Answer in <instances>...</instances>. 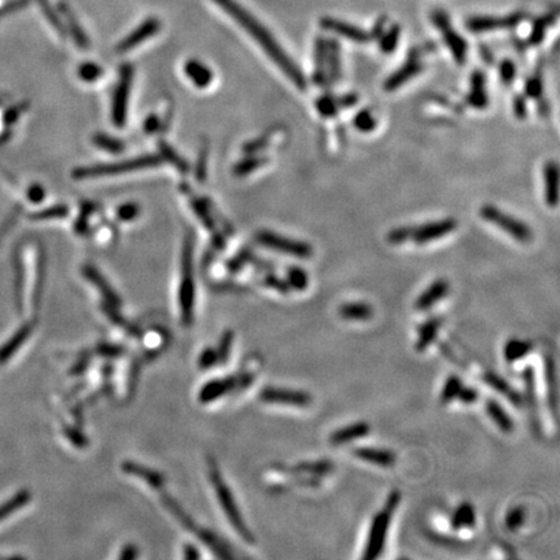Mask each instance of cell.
I'll list each match as a JSON object with an SVG mask.
<instances>
[{
    "label": "cell",
    "instance_id": "1",
    "mask_svg": "<svg viewBox=\"0 0 560 560\" xmlns=\"http://www.w3.org/2000/svg\"><path fill=\"white\" fill-rule=\"evenodd\" d=\"M213 1L228 16H231L236 21V24H239L257 42V44L265 51L266 55L276 62V66L282 69L285 77L293 82L297 89L305 90L307 81L302 71L285 53L283 47L278 43L273 34L267 30L251 12L245 10L244 7L240 6L236 0H213Z\"/></svg>",
    "mask_w": 560,
    "mask_h": 560
},
{
    "label": "cell",
    "instance_id": "2",
    "mask_svg": "<svg viewBox=\"0 0 560 560\" xmlns=\"http://www.w3.org/2000/svg\"><path fill=\"white\" fill-rule=\"evenodd\" d=\"M401 499H402L401 491L397 489L392 490L383 509L377 511L374 515L367 533L366 545L362 554L363 559L375 560L381 557V554L384 552L392 519L401 503Z\"/></svg>",
    "mask_w": 560,
    "mask_h": 560
},
{
    "label": "cell",
    "instance_id": "3",
    "mask_svg": "<svg viewBox=\"0 0 560 560\" xmlns=\"http://www.w3.org/2000/svg\"><path fill=\"white\" fill-rule=\"evenodd\" d=\"M161 163V157L156 154H147L138 159H130L118 163H104V165H95L87 168H78L73 172V177L75 179H92V178H102V177H112L117 174L130 173L138 172L143 169L156 168Z\"/></svg>",
    "mask_w": 560,
    "mask_h": 560
},
{
    "label": "cell",
    "instance_id": "4",
    "mask_svg": "<svg viewBox=\"0 0 560 560\" xmlns=\"http://www.w3.org/2000/svg\"><path fill=\"white\" fill-rule=\"evenodd\" d=\"M192 235L186 236L182 253V276L179 287V307L184 326H190L194 316L195 282L192 269Z\"/></svg>",
    "mask_w": 560,
    "mask_h": 560
},
{
    "label": "cell",
    "instance_id": "5",
    "mask_svg": "<svg viewBox=\"0 0 560 560\" xmlns=\"http://www.w3.org/2000/svg\"><path fill=\"white\" fill-rule=\"evenodd\" d=\"M210 481L213 484L214 491L217 494L218 502H219L221 507L224 509L230 524L233 525V528L236 530L237 534L242 536V539L245 542L253 543L255 539H253L251 530H248V527L245 525L243 516H242L240 511H239L236 503H235L234 496H233L231 490L227 488V485L222 479L219 471L215 469V466L210 467Z\"/></svg>",
    "mask_w": 560,
    "mask_h": 560
},
{
    "label": "cell",
    "instance_id": "6",
    "mask_svg": "<svg viewBox=\"0 0 560 560\" xmlns=\"http://www.w3.org/2000/svg\"><path fill=\"white\" fill-rule=\"evenodd\" d=\"M480 214L487 222L497 226L502 231L512 236L519 243L525 244V243H530V240L533 239V233L528 224H524L520 219H516L515 217H512L509 214L502 212L494 205H484L480 210Z\"/></svg>",
    "mask_w": 560,
    "mask_h": 560
},
{
    "label": "cell",
    "instance_id": "7",
    "mask_svg": "<svg viewBox=\"0 0 560 560\" xmlns=\"http://www.w3.org/2000/svg\"><path fill=\"white\" fill-rule=\"evenodd\" d=\"M133 77V66L129 64L123 65L120 71V78L113 92L112 121L117 127H123L127 121V109Z\"/></svg>",
    "mask_w": 560,
    "mask_h": 560
},
{
    "label": "cell",
    "instance_id": "8",
    "mask_svg": "<svg viewBox=\"0 0 560 560\" xmlns=\"http://www.w3.org/2000/svg\"><path fill=\"white\" fill-rule=\"evenodd\" d=\"M432 21H433L435 26H437L454 60L460 65L464 64L467 60V55H469V44H467V42L464 41V38L453 28L451 22L449 20L448 15L441 10H436L432 16Z\"/></svg>",
    "mask_w": 560,
    "mask_h": 560
},
{
    "label": "cell",
    "instance_id": "9",
    "mask_svg": "<svg viewBox=\"0 0 560 560\" xmlns=\"http://www.w3.org/2000/svg\"><path fill=\"white\" fill-rule=\"evenodd\" d=\"M258 243L276 252L293 255L298 258H309L313 255V248L305 242H298L271 231H261L257 234Z\"/></svg>",
    "mask_w": 560,
    "mask_h": 560
},
{
    "label": "cell",
    "instance_id": "10",
    "mask_svg": "<svg viewBox=\"0 0 560 560\" xmlns=\"http://www.w3.org/2000/svg\"><path fill=\"white\" fill-rule=\"evenodd\" d=\"M260 398L266 404H278L293 408H307L313 402V398L305 390L289 388H264L260 393Z\"/></svg>",
    "mask_w": 560,
    "mask_h": 560
},
{
    "label": "cell",
    "instance_id": "11",
    "mask_svg": "<svg viewBox=\"0 0 560 560\" xmlns=\"http://www.w3.org/2000/svg\"><path fill=\"white\" fill-rule=\"evenodd\" d=\"M458 226V222L453 218H445L428 224H420L417 227H410V242L415 244H428L438 239L451 234Z\"/></svg>",
    "mask_w": 560,
    "mask_h": 560
},
{
    "label": "cell",
    "instance_id": "12",
    "mask_svg": "<svg viewBox=\"0 0 560 560\" xmlns=\"http://www.w3.org/2000/svg\"><path fill=\"white\" fill-rule=\"evenodd\" d=\"M524 16L521 13H514L503 17H494V16H479L472 17L466 22V26L471 33H488V31L497 30V29H509L515 28L523 21Z\"/></svg>",
    "mask_w": 560,
    "mask_h": 560
},
{
    "label": "cell",
    "instance_id": "13",
    "mask_svg": "<svg viewBox=\"0 0 560 560\" xmlns=\"http://www.w3.org/2000/svg\"><path fill=\"white\" fill-rule=\"evenodd\" d=\"M161 28L160 20L157 19H147L143 21L142 24L133 31L130 33L125 39L120 42L116 47V51L118 53H126V52L132 51L135 47L141 46L143 42L152 38L153 35H156Z\"/></svg>",
    "mask_w": 560,
    "mask_h": 560
},
{
    "label": "cell",
    "instance_id": "14",
    "mask_svg": "<svg viewBox=\"0 0 560 560\" xmlns=\"http://www.w3.org/2000/svg\"><path fill=\"white\" fill-rule=\"evenodd\" d=\"M320 26L326 30L332 31L337 35H341L349 41L356 42L359 44H366L371 41V35L368 31L363 30L356 25L349 24L345 21L337 20L332 17H325L320 20Z\"/></svg>",
    "mask_w": 560,
    "mask_h": 560
},
{
    "label": "cell",
    "instance_id": "15",
    "mask_svg": "<svg viewBox=\"0 0 560 560\" xmlns=\"http://www.w3.org/2000/svg\"><path fill=\"white\" fill-rule=\"evenodd\" d=\"M358 102L356 93H345L343 96L323 95L316 102V111L323 117H335L341 109L354 107Z\"/></svg>",
    "mask_w": 560,
    "mask_h": 560
},
{
    "label": "cell",
    "instance_id": "16",
    "mask_svg": "<svg viewBox=\"0 0 560 560\" xmlns=\"http://www.w3.org/2000/svg\"><path fill=\"white\" fill-rule=\"evenodd\" d=\"M371 433V426L365 420L354 422L345 427L337 428L329 436V442L335 446L345 445L349 442H354L358 440L367 437Z\"/></svg>",
    "mask_w": 560,
    "mask_h": 560
},
{
    "label": "cell",
    "instance_id": "17",
    "mask_svg": "<svg viewBox=\"0 0 560 560\" xmlns=\"http://www.w3.org/2000/svg\"><path fill=\"white\" fill-rule=\"evenodd\" d=\"M423 71V64L419 62L415 56L410 57L408 62H405L399 69L390 74L384 83L386 91H396L399 87H402L406 82L413 80L415 75H418L420 71Z\"/></svg>",
    "mask_w": 560,
    "mask_h": 560
},
{
    "label": "cell",
    "instance_id": "18",
    "mask_svg": "<svg viewBox=\"0 0 560 560\" xmlns=\"http://www.w3.org/2000/svg\"><path fill=\"white\" fill-rule=\"evenodd\" d=\"M449 289H450V287H449L448 280H445V279L435 280L418 296L415 305H414L415 309L418 311H427L448 295Z\"/></svg>",
    "mask_w": 560,
    "mask_h": 560
},
{
    "label": "cell",
    "instance_id": "19",
    "mask_svg": "<svg viewBox=\"0 0 560 560\" xmlns=\"http://www.w3.org/2000/svg\"><path fill=\"white\" fill-rule=\"evenodd\" d=\"M356 459L363 460L370 464H375L381 469H389L396 463V454L389 449L356 448L353 450Z\"/></svg>",
    "mask_w": 560,
    "mask_h": 560
},
{
    "label": "cell",
    "instance_id": "20",
    "mask_svg": "<svg viewBox=\"0 0 560 560\" xmlns=\"http://www.w3.org/2000/svg\"><path fill=\"white\" fill-rule=\"evenodd\" d=\"M82 273L90 283H92L99 289V292L102 293V297L107 300V302L109 305L112 306V307H120L121 306L123 302H121L120 296L114 292V289L111 287V284L107 282V279L100 274V271L95 266H84Z\"/></svg>",
    "mask_w": 560,
    "mask_h": 560
},
{
    "label": "cell",
    "instance_id": "21",
    "mask_svg": "<svg viewBox=\"0 0 560 560\" xmlns=\"http://www.w3.org/2000/svg\"><path fill=\"white\" fill-rule=\"evenodd\" d=\"M469 104L476 109H484L488 107L489 96L487 92V77L482 71H475L471 75V90H469Z\"/></svg>",
    "mask_w": 560,
    "mask_h": 560
},
{
    "label": "cell",
    "instance_id": "22",
    "mask_svg": "<svg viewBox=\"0 0 560 560\" xmlns=\"http://www.w3.org/2000/svg\"><path fill=\"white\" fill-rule=\"evenodd\" d=\"M442 326V319L438 316H432L428 318L427 320L420 325L418 328V335H417V340L414 344V349L418 353H423L424 350H427L428 347H431L435 340L437 338L438 331Z\"/></svg>",
    "mask_w": 560,
    "mask_h": 560
},
{
    "label": "cell",
    "instance_id": "23",
    "mask_svg": "<svg viewBox=\"0 0 560 560\" xmlns=\"http://www.w3.org/2000/svg\"><path fill=\"white\" fill-rule=\"evenodd\" d=\"M484 408L490 420L497 426L499 431H502L503 433H511L515 429L514 419L509 417L506 408H503L497 399L488 398L485 401Z\"/></svg>",
    "mask_w": 560,
    "mask_h": 560
},
{
    "label": "cell",
    "instance_id": "24",
    "mask_svg": "<svg viewBox=\"0 0 560 560\" xmlns=\"http://www.w3.org/2000/svg\"><path fill=\"white\" fill-rule=\"evenodd\" d=\"M545 200L546 204L554 208L559 201V168L558 163L550 161L545 165Z\"/></svg>",
    "mask_w": 560,
    "mask_h": 560
},
{
    "label": "cell",
    "instance_id": "25",
    "mask_svg": "<svg viewBox=\"0 0 560 560\" xmlns=\"http://www.w3.org/2000/svg\"><path fill=\"white\" fill-rule=\"evenodd\" d=\"M239 387L237 377H224L219 380H213L208 383L200 392V401L201 402H212L217 398L224 396L227 392L233 390L234 388Z\"/></svg>",
    "mask_w": 560,
    "mask_h": 560
},
{
    "label": "cell",
    "instance_id": "26",
    "mask_svg": "<svg viewBox=\"0 0 560 560\" xmlns=\"http://www.w3.org/2000/svg\"><path fill=\"white\" fill-rule=\"evenodd\" d=\"M482 380L487 386H489L493 390L498 392L499 395H502L503 397L507 398L511 404H514L515 406H521L523 405V397L520 396L519 393L509 386V383L502 377H499L494 372H485Z\"/></svg>",
    "mask_w": 560,
    "mask_h": 560
},
{
    "label": "cell",
    "instance_id": "27",
    "mask_svg": "<svg viewBox=\"0 0 560 560\" xmlns=\"http://www.w3.org/2000/svg\"><path fill=\"white\" fill-rule=\"evenodd\" d=\"M450 525L454 530H471L476 525V509L472 503L462 502L457 509H454Z\"/></svg>",
    "mask_w": 560,
    "mask_h": 560
},
{
    "label": "cell",
    "instance_id": "28",
    "mask_svg": "<svg viewBox=\"0 0 560 560\" xmlns=\"http://www.w3.org/2000/svg\"><path fill=\"white\" fill-rule=\"evenodd\" d=\"M327 52H328V39L318 38L314 48V74L313 81L316 86H325L327 83Z\"/></svg>",
    "mask_w": 560,
    "mask_h": 560
},
{
    "label": "cell",
    "instance_id": "29",
    "mask_svg": "<svg viewBox=\"0 0 560 560\" xmlns=\"http://www.w3.org/2000/svg\"><path fill=\"white\" fill-rule=\"evenodd\" d=\"M184 73L199 89L208 87L213 81L212 71L199 60H188L186 62Z\"/></svg>",
    "mask_w": 560,
    "mask_h": 560
},
{
    "label": "cell",
    "instance_id": "30",
    "mask_svg": "<svg viewBox=\"0 0 560 560\" xmlns=\"http://www.w3.org/2000/svg\"><path fill=\"white\" fill-rule=\"evenodd\" d=\"M341 78V50L335 39H328L327 83L335 84Z\"/></svg>",
    "mask_w": 560,
    "mask_h": 560
},
{
    "label": "cell",
    "instance_id": "31",
    "mask_svg": "<svg viewBox=\"0 0 560 560\" xmlns=\"http://www.w3.org/2000/svg\"><path fill=\"white\" fill-rule=\"evenodd\" d=\"M533 350V344L528 340H521L518 337H512L506 341L503 347V356L506 362L512 365L516 363L525 356H530Z\"/></svg>",
    "mask_w": 560,
    "mask_h": 560
},
{
    "label": "cell",
    "instance_id": "32",
    "mask_svg": "<svg viewBox=\"0 0 560 560\" xmlns=\"http://www.w3.org/2000/svg\"><path fill=\"white\" fill-rule=\"evenodd\" d=\"M338 316L345 320L365 322L374 316V309L368 302H345L338 306Z\"/></svg>",
    "mask_w": 560,
    "mask_h": 560
},
{
    "label": "cell",
    "instance_id": "33",
    "mask_svg": "<svg viewBox=\"0 0 560 560\" xmlns=\"http://www.w3.org/2000/svg\"><path fill=\"white\" fill-rule=\"evenodd\" d=\"M123 469L125 472H127L129 475H134L139 479L144 480L148 485H151L154 489H160L165 482L163 476L157 472L147 467H143L138 463H133V462H126L123 463Z\"/></svg>",
    "mask_w": 560,
    "mask_h": 560
},
{
    "label": "cell",
    "instance_id": "34",
    "mask_svg": "<svg viewBox=\"0 0 560 560\" xmlns=\"http://www.w3.org/2000/svg\"><path fill=\"white\" fill-rule=\"evenodd\" d=\"M62 12L64 13V16H65V20L68 21V28H69V31H71V37H73V39L75 42V44H77L80 48H89L90 39H89V37L86 35L84 30L82 29V26L80 25L78 20L75 19V16H74V15L71 13V10H69V8H66L65 6L62 7Z\"/></svg>",
    "mask_w": 560,
    "mask_h": 560
},
{
    "label": "cell",
    "instance_id": "35",
    "mask_svg": "<svg viewBox=\"0 0 560 560\" xmlns=\"http://www.w3.org/2000/svg\"><path fill=\"white\" fill-rule=\"evenodd\" d=\"M463 387V381L458 375H449L442 386L440 393V402L442 405H449L454 399H457L459 390Z\"/></svg>",
    "mask_w": 560,
    "mask_h": 560
},
{
    "label": "cell",
    "instance_id": "36",
    "mask_svg": "<svg viewBox=\"0 0 560 560\" xmlns=\"http://www.w3.org/2000/svg\"><path fill=\"white\" fill-rule=\"evenodd\" d=\"M296 469L304 473H310L313 476H325L334 469V464L327 459L319 460H307L296 466Z\"/></svg>",
    "mask_w": 560,
    "mask_h": 560
},
{
    "label": "cell",
    "instance_id": "37",
    "mask_svg": "<svg viewBox=\"0 0 560 560\" xmlns=\"http://www.w3.org/2000/svg\"><path fill=\"white\" fill-rule=\"evenodd\" d=\"M399 37H401V28L398 25H393L389 30L384 31L381 34V37L379 38L380 51L387 53V55H390L396 51Z\"/></svg>",
    "mask_w": 560,
    "mask_h": 560
},
{
    "label": "cell",
    "instance_id": "38",
    "mask_svg": "<svg viewBox=\"0 0 560 560\" xmlns=\"http://www.w3.org/2000/svg\"><path fill=\"white\" fill-rule=\"evenodd\" d=\"M285 282H287V284L289 285V288L301 292V291H305L306 288L309 287V276L302 267L292 266L287 271Z\"/></svg>",
    "mask_w": 560,
    "mask_h": 560
},
{
    "label": "cell",
    "instance_id": "39",
    "mask_svg": "<svg viewBox=\"0 0 560 560\" xmlns=\"http://www.w3.org/2000/svg\"><path fill=\"white\" fill-rule=\"evenodd\" d=\"M267 163H269V160L265 159V157H261V156L248 157V159H245L242 163H239L235 166V175H237V177H244V175H248V174L253 173L255 170L262 168V166Z\"/></svg>",
    "mask_w": 560,
    "mask_h": 560
},
{
    "label": "cell",
    "instance_id": "40",
    "mask_svg": "<svg viewBox=\"0 0 560 560\" xmlns=\"http://www.w3.org/2000/svg\"><path fill=\"white\" fill-rule=\"evenodd\" d=\"M92 141H93L96 147H99L100 150H104L107 152L120 153L123 152V148H125V145H123L121 141H118V139H116L113 136H109L107 134H96Z\"/></svg>",
    "mask_w": 560,
    "mask_h": 560
},
{
    "label": "cell",
    "instance_id": "41",
    "mask_svg": "<svg viewBox=\"0 0 560 560\" xmlns=\"http://www.w3.org/2000/svg\"><path fill=\"white\" fill-rule=\"evenodd\" d=\"M191 205H192V209H194L196 215L200 218V221L206 227V230H210V231L214 230L215 224H214L213 217H212V214L208 209V203H204L200 199H197V197H195L191 195Z\"/></svg>",
    "mask_w": 560,
    "mask_h": 560
},
{
    "label": "cell",
    "instance_id": "42",
    "mask_svg": "<svg viewBox=\"0 0 560 560\" xmlns=\"http://www.w3.org/2000/svg\"><path fill=\"white\" fill-rule=\"evenodd\" d=\"M353 125L358 132L361 133H371L377 127V120L374 114L368 109H362L356 113Z\"/></svg>",
    "mask_w": 560,
    "mask_h": 560
},
{
    "label": "cell",
    "instance_id": "43",
    "mask_svg": "<svg viewBox=\"0 0 560 560\" xmlns=\"http://www.w3.org/2000/svg\"><path fill=\"white\" fill-rule=\"evenodd\" d=\"M525 523V509L521 506H515L507 511L505 516V527L509 532H516L519 530L523 524Z\"/></svg>",
    "mask_w": 560,
    "mask_h": 560
},
{
    "label": "cell",
    "instance_id": "44",
    "mask_svg": "<svg viewBox=\"0 0 560 560\" xmlns=\"http://www.w3.org/2000/svg\"><path fill=\"white\" fill-rule=\"evenodd\" d=\"M160 151H161V156H163L169 163H173L174 166L181 173H187L188 172V163H186L183 159L178 153L175 152L168 143H161L160 144Z\"/></svg>",
    "mask_w": 560,
    "mask_h": 560
},
{
    "label": "cell",
    "instance_id": "45",
    "mask_svg": "<svg viewBox=\"0 0 560 560\" xmlns=\"http://www.w3.org/2000/svg\"><path fill=\"white\" fill-rule=\"evenodd\" d=\"M68 208L65 205H56L48 209H44L41 212L31 214L30 219L33 221H51V219H59L64 218L68 214Z\"/></svg>",
    "mask_w": 560,
    "mask_h": 560
},
{
    "label": "cell",
    "instance_id": "46",
    "mask_svg": "<svg viewBox=\"0 0 560 560\" xmlns=\"http://www.w3.org/2000/svg\"><path fill=\"white\" fill-rule=\"evenodd\" d=\"M102 74V68L95 64V62H87L82 64L78 68V75L82 81L93 82L96 81Z\"/></svg>",
    "mask_w": 560,
    "mask_h": 560
},
{
    "label": "cell",
    "instance_id": "47",
    "mask_svg": "<svg viewBox=\"0 0 560 560\" xmlns=\"http://www.w3.org/2000/svg\"><path fill=\"white\" fill-rule=\"evenodd\" d=\"M545 374H546V383H548V390H549V397H550L551 405H555L557 399V386H555V367L551 358H546L545 362Z\"/></svg>",
    "mask_w": 560,
    "mask_h": 560
},
{
    "label": "cell",
    "instance_id": "48",
    "mask_svg": "<svg viewBox=\"0 0 560 560\" xmlns=\"http://www.w3.org/2000/svg\"><path fill=\"white\" fill-rule=\"evenodd\" d=\"M542 91H543V83H542L540 74H534L527 80L525 86H524V92L528 98L540 99L542 96Z\"/></svg>",
    "mask_w": 560,
    "mask_h": 560
},
{
    "label": "cell",
    "instance_id": "49",
    "mask_svg": "<svg viewBox=\"0 0 560 560\" xmlns=\"http://www.w3.org/2000/svg\"><path fill=\"white\" fill-rule=\"evenodd\" d=\"M499 75L502 82L509 86L516 78V65L511 60H503L499 65Z\"/></svg>",
    "mask_w": 560,
    "mask_h": 560
},
{
    "label": "cell",
    "instance_id": "50",
    "mask_svg": "<svg viewBox=\"0 0 560 560\" xmlns=\"http://www.w3.org/2000/svg\"><path fill=\"white\" fill-rule=\"evenodd\" d=\"M548 26H549V17H543V19L536 21L530 37V42L532 44H540L545 37Z\"/></svg>",
    "mask_w": 560,
    "mask_h": 560
},
{
    "label": "cell",
    "instance_id": "51",
    "mask_svg": "<svg viewBox=\"0 0 560 560\" xmlns=\"http://www.w3.org/2000/svg\"><path fill=\"white\" fill-rule=\"evenodd\" d=\"M390 244L399 245L410 242V227H397L389 231L387 236Z\"/></svg>",
    "mask_w": 560,
    "mask_h": 560
},
{
    "label": "cell",
    "instance_id": "52",
    "mask_svg": "<svg viewBox=\"0 0 560 560\" xmlns=\"http://www.w3.org/2000/svg\"><path fill=\"white\" fill-rule=\"evenodd\" d=\"M208 157H209V148L205 145L200 151L199 161H197V169H196V178L200 182H204L208 173Z\"/></svg>",
    "mask_w": 560,
    "mask_h": 560
},
{
    "label": "cell",
    "instance_id": "53",
    "mask_svg": "<svg viewBox=\"0 0 560 560\" xmlns=\"http://www.w3.org/2000/svg\"><path fill=\"white\" fill-rule=\"evenodd\" d=\"M139 212H141L139 205L134 204V203H127V204L121 205V206L118 208L117 217H118L121 221H132V219H135V218L138 217Z\"/></svg>",
    "mask_w": 560,
    "mask_h": 560
},
{
    "label": "cell",
    "instance_id": "54",
    "mask_svg": "<svg viewBox=\"0 0 560 560\" xmlns=\"http://www.w3.org/2000/svg\"><path fill=\"white\" fill-rule=\"evenodd\" d=\"M231 344H233V334L228 331V332H226L224 337L221 338L219 347L215 350L217 356H218V362H224V361L227 359V356H230Z\"/></svg>",
    "mask_w": 560,
    "mask_h": 560
},
{
    "label": "cell",
    "instance_id": "55",
    "mask_svg": "<svg viewBox=\"0 0 560 560\" xmlns=\"http://www.w3.org/2000/svg\"><path fill=\"white\" fill-rule=\"evenodd\" d=\"M457 399L460 401L462 404H464V405H472V404H475V402L479 399V390L475 389V388L464 387V386H463L462 389L459 390Z\"/></svg>",
    "mask_w": 560,
    "mask_h": 560
},
{
    "label": "cell",
    "instance_id": "56",
    "mask_svg": "<svg viewBox=\"0 0 560 560\" xmlns=\"http://www.w3.org/2000/svg\"><path fill=\"white\" fill-rule=\"evenodd\" d=\"M514 113L515 117L519 120H525L528 116V105H527V100L523 95H516L514 99Z\"/></svg>",
    "mask_w": 560,
    "mask_h": 560
},
{
    "label": "cell",
    "instance_id": "57",
    "mask_svg": "<svg viewBox=\"0 0 560 560\" xmlns=\"http://www.w3.org/2000/svg\"><path fill=\"white\" fill-rule=\"evenodd\" d=\"M44 196H46V191H44V188L42 187L41 184H33V186H30V188L28 191L29 201L34 203V204H39L44 200Z\"/></svg>",
    "mask_w": 560,
    "mask_h": 560
},
{
    "label": "cell",
    "instance_id": "58",
    "mask_svg": "<svg viewBox=\"0 0 560 560\" xmlns=\"http://www.w3.org/2000/svg\"><path fill=\"white\" fill-rule=\"evenodd\" d=\"M265 283L269 285L270 288H274L276 291L282 292V293H287L289 291V285L287 284L285 280H282L276 276H267L265 278Z\"/></svg>",
    "mask_w": 560,
    "mask_h": 560
},
{
    "label": "cell",
    "instance_id": "59",
    "mask_svg": "<svg viewBox=\"0 0 560 560\" xmlns=\"http://www.w3.org/2000/svg\"><path fill=\"white\" fill-rule=\"evenodd\" d=\"M199 362H200V367H203V368H209V367L217 365L218 363V356H217L215 350H213V349L205 350L204 353L200 356Z\"/></svg>",
    "mask_w": 560,
    "mask_h": 560
},
{
    "label": "cell",
    "instance_id": "60",
    "mask_svg": "<svg viewBox=\"0 0 560 560\" xmlns=\"http://www.w3.org/2000/svg\"><path fill=\"white\" fill-rule=\"evenodd\" d=\"M21 113H22V105L10 108V109H8V111L6 112V114H4V118H3L4 123L12 125V123H16V121L19 120Z\"/></svg>",
    "mask_w": 560,
    "mask_h": 560
},
{
    "label": "cell",
    "instance_id": "61",
    "mask_svg": "<svg viewBox=\"0 0 560 560\" xmlns=\"http://www.w3.org/2000/svg\"><path fill=\"white\" fill-rule=\"evenodd\" d=\"M159 126H160L159 118L156 116H151V117L147 118V121L144 123V130L148 134H152L159 129Z\"/></svg>",
    "mask_w": 560,
    "mask_h": 560
},
{
    "label": "cell",
    "instance_id": "62",
    "mask_svg": "<svg viewBox=\"0 0 560 560\" xmlns=\"http://www.w3.org/2000/svg\"><path fill=\"white\" fill-rule=\"evenodd\" d=\"M384 31H386V20L377 21L372 29V33H370L371 39H379Z\"/></svg>",
    "mask_w": 560,
    "mask_h": 560
},
{
    "label": "cell",
    "instance_id": "63",
    "mask_svg": "<svg viewBox=\"0 0 560 560\" xmlns=\"http://www.w3.org/2000/svg\"><path fill=\"white\" fill-rule=\"evenodd\" d=\"M138 557V550H136V548H134L132 545H129V546H126L125 549H123V552H121V555H120V559H125V560H132L135 559Z\"/></svg>",
    "mask_w": 560,
    "mask_h": 560
},
{
    "label": "cell",
    "instance_id": "64",
    "mask_svg": "<svg viewBox=\"0 0 560 560\" xmlns=\"http://www.w3.org/2000/svg\"><path fill=\"white\" fill-rule=\"evenodd\" d=\"M184 558H187V559H197V558H200V555H199V551L196 550L194 546L187 545L186 549H184Z\"/></svg>",
    "mask_w": 560,
    "mask_h": 560
}]
</instances>
